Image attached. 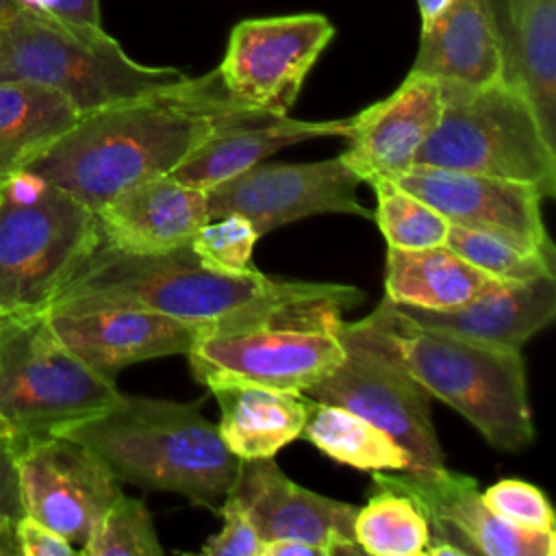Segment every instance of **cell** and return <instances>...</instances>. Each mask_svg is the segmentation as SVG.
<instances>
[{"instance_id": "1", "label": "cell", "mask_w": 556, "mask_h": 556, "mask_svg": "<svg viewBox=\"0 0 556 556\" xmlns=\"http://www.w3.org/2000/svg\"><path fill=\"white\" fill-rule=\"evenodd\" d=\"M363 300L365 291L352 285L274 278L256 267L243 274L217 271L189 243L163 252H124L100 239L43 313L128 306L226 330L326 311L343 313Z\"/></svg>"}, {"instance_id": "2", "label": "cell", "mask_w": 556, "mask_h": 556, "mask_svg": "<svg viewBox=\"0 0 556 556\" xmlns=\"http://www.w3.org/2000/svg\"><path fill=\"white\" fill-rule=\"evenodd\" d=\"M265 115L230 100L213 70L80 115L24 172L96 213L122 189L174 172L213 132Z\"/></svg>"}, {"instance_id": "3", "label": "cell", "mask_w": 556, "mask_h": 556, "mask_svg": "<svg viewBox=\"0 0 556 556\" xmlns=\"http://www.w3.org/2000/svg\"><path fill=\"white\" fill-rule=\"evenodd\" d=\"M54 434L93 450L119 482L178 493L213 513L232 489L241 463L204 417L202 400L119 393L109 406Z\"/></svg>"}, {"instance_id": "4", "label": "cell", "mask_w": 556, "mask_h": 556, "mask_svg": "<svg viewBox=\"0 0 556 556\" xmlns=\"http://www.w3.org/2000/svg\"><path fill=\"white\" fill-rule=\"evenodd\" d=\"M437 400L458 410L502 452H521L534 439L521 350L471 341L410 321L389 298L367 315Z\"/></svg>"}, {"instance_id": "5", "label": "cell", "mask_w": 556, "mask_h": 556, "mask_svg": "<svg viewBox=\"0 0 556 556\" xmlns=\"http://www.w3.org/2000/svg\"><path fill=\"white\" fill-rule=\"evenodd\" d=\"M176 67L132 61L102 26L15 9L0 22V80H26L65 96L80 113L182 83Z\"/></svg>"}, {"instance_id": "6", "label": "cell", "mask_w": 556, "mask_h": 556, "mask_svg": "<svg viewBox=\"0 0 556 556\" xmlns=\"http://www.w3.org/2000/svg\"><path fill=\"white\" fill-rule=\"evenodd\" d=\"M100 241L98 217L67 191L20 174L0 187V317L43 313Z\"/></svg>"}, {"instance_id": "7", "label": "cell", "mask_w": 556, "mask_h": 556, "mask_svg": "<svg viewBox=\"0 0 556 556\" xmlns=\"http://www.w3.org/2000/svg\"><path fill=\"white\" fill-rule=\"evenodd\" d=\"M441 83V80H439ZM443 109L415 165L489 174L556 193V146L530 102L504 80L486 87L441 83Z\"/></svg>"}, {"instance_id": "8", "label": "cell", "mask_w": 556, "mask_h": 556, "mask_svg": "<svg viewBox=\"0 0 556 556\" xmlns=\"http://www.w3.org/2000/svg\"><path fill=\"white\" fill-rule=\"evenodd\" d=\"M119 393L56 339L43 313L0 317V417L15 439L59 432Z\"/></svg>"}, {"instance_id": "9", "label": "cell", "mask_w": 556, "mask_h": 556, "mask_svg": "<svg viewBox=\"0 0 556 556\" xmlns=\"http://www.w3.org/2000/svg\"><path fill=\"white\" fill-rule=\"evenodd\" d=\"M341 363L304 393L343 406L395 439L410 456L408 471L445 467L432 417V395L406 369L384 332L369 319H341Z\"/></svg>"}, {"instance_id": "10", "label": "cell", "mask_w": 556, "mask_h": 556, "mask_svg": "<svg viewBox=\"0 0 556 556\" xmlns=\"http://www.w3.org/2000/svg\"><path fill=\"white\" fill-rule=\"evenodd\" d=\"M341 313L274 319L208 332L187 352L193 378L232 376L276 389L306 391L343 358L337 332Z\"/></svg>"}, {"instance_id": "11", "label": "cell", "mask_w": 556, "mask_h": 556, "mask_svg": "<svg viewBox=\"0 0 556 556\" xmlns=\"http://www.w3.org/2000/svg\"><path fill=\"white\" fill-rule=\"evenodd\" d=\"M332 37L334 26L321 13L243 20L230 30L215 72L237 104L287 115Z\"/></svg>"}, {"instance_id": "12", "label": "cell", "mask_w": 556, "mask_h": 556, "mask_svg": "<svg viewBox=\"0 0 556 556\" xmlns=\"http://www.w3.org/2000/svg\"><path fill=\"white\" fill-rule=\"evenodd\" d=\"M24 515L65 536L78 552L119 497L122 482L87 445L63 434L15 439Z\"/></svg>"}, {"instance_id": "13", "label": "cell", "mask_w": 556, "mask_h": 556, "mask_svg": "<svg viewBox=\"0 0 556 556\" xmlns=\"http://www.w3.org/2000/svg\"><path fill=\"white\" fill-rule=\"evenodd\" d=\"M361 182L358 174L341 156L313 163L261 161L204 189L206 215L208 219L230 213L241 215L261 237L311 215L343 213L374 217L356 195Z\"/></svg>"}, {"instance_id": "14", "label": "cell", "mask_w": 556, "mask_h": 556, "mask_svg": "<svg viewBox=\"0 0 556 556\" xmlns=\"http://www.w3.org/2000/svg\"><path fill=\"white\" fill-rule=\"evenodd\" d=\"M374 484L408 495L428 519L430 543H450L463 556H554L556 532L521 530L497 517L471 476L432 471H374ZM428 543V545H430Z\"/></svg>"}, {"instance_id": "15", "label": "cell", "mask_w": 556, "mask_h": 556, "mask_svg": "<svg viewBox=\"0 0 556 556\" xmlns=\"http://www.w3.org/2000/svg\"><path fill=\"white\" fill-rule=\"evenodd\" d=\"M43 315L56 339L89 369L109 380L139 361L187 354L208 332L217 330L213 324L128 306Z\"/></svg>"}, {"instance_id": "16", "label": "cell", "mask_w": 556, "mask_h": 556, "mask_svg": "<svg viewBox=\"0 0 556 556\" xmlns=\"http://www.w3.org/2000/svg\"><path fill=\"white\" fill-rule=\"evenodd\" d=\"M228 497L248 513L263 541L300 539L324 556L363 554L354 539L358 506L293 482L274 456L241 460Z\"/></svg>"}, {"instance_id": "17", "label": "cell", "mask_w": 556, "mask_h": 556, "mask_svg": "<svg viewBox=\"0 0 556 556\" xmlns=\"http://www.w3.org/2000/svg\"><path fill=\"white\" fill-rule=\"evenodd\" d=\"M395 182L454 226L489 230L554 250L541 213L543 195L528 182L432 165H413Z\"/></svg>"}, {"instance_id": "18", "label": "cell", "mask_w": 556, "mask_h": 556, "mask_svg": "<svg viewBox=\"0 0 556 556\" xmlns=\"http://www.w3.org/2000/svg\"><path fill=\"white\" fill-rule=\"evenodd\" d=\"M441 109V83L432 76L408 72L391 96L350 117V146L339 156L363 182L395 180L415 165V156L437 126Z\"/></svg>"}, {"instance_id": "19", "label": "cell", "mask_w": 556, "mask_h": 556, "mask_svg": "<svg viewBox=\"0 0 556 556\" xmlns=\"http://www.w3.org/2000/svg\"><path fill=\"white\" fill-rule=\"evenodd\" d=\"M96 217L104 243L124 252H163L189 243L208 219L206 193L161 174L122 189Z\"/></svg>"}, {"instance_id": "20", "label": "cell", "mask_w": 556, "mask_h": 556, "mask_svg": "<svg viewBox=\"0 0 556 556\" xmlns=\"http://www.w3.org/2000/svg\"><path fill=\"white\" fill-rule=\"evenodd\" d=\"M391 304L415 324L497 348L521 350L530 337L556 317V274L521 282H500L491 291L452 308Z\"/></svg>"}, {"instance_id": "21", "label": "cell", "mask_w": 556, "mask_h": 556, "mask_svg": "<svg viewBox=\"0 0 556 556\" xmlns=\"http://www.w3.org/2000/svg\"><path fill=\"white\" fill-rule=\"evenodd\" d=\"M219 404L217 432L241 460L276 456L300 439L317 400L295 389H276L232 376L204 374L195 378Z\"/></svg>"}, {"instance_id": "22", "label": "cell", "mask_w": 556, "mask_h": 556, "mask_svg": "<svg viewBox=\"0 0 556 556\" xmlns=\"http://www.w3.org/2000/svg\"><path fill=\"white\" fill-rule=\"evenodd\" d=\"M502 43L491 0H450L421 28L415 74L463 87H486L502 80Z\"/></svg>"}, {"instance_id": "23", "label": "cell", "mask_w": 556, "mask_h": 556, "mask_svg": "<svg viewBox=\"0 0 556 556\" xmlns=\"http://www.w3.org/2000/svg\"><path fill=\"white\" fill-rule=\"evenodd\" d=\"M497 2L491 9L502 43V80L530 102L556 146V0Z\"/></svg>"}, {"instance_id": "24", "label": "cell", "mask_w": 556, "mask_h": 556, "mask_svg": "<svg viewBox=\"0 0 556 556\" xmlns=\"http://www.w3.org/2000/svg\"><path fill=\"white\" fill-rule=\"evenodd\" d=\"M350 128V119L308 122L291 119L289 115L256 117L213 132L169 174L185 185L208 189L287 146L319 137L348 139Z\"/></svg>"}, {"instance_id": "25", "label": "cell", "mask_w": 556, "mask_h": 556, "mask_svg": "<svg viewBox=\"0 0 556 556\" xmlns=\"http://www.w3.org/2000/svg\"><path fill=\"white\" fill-rule=\"evenodd\" d=\"M497 285L500 280L473 267L445 243L419 250L387 248L384 298L391 302L417 308H452Z\"/></svg>"}, {"instance_id": "26", "label": "cell", "mask_w": 556, "mask_h": 556, "mask_svg": "<svg viewBox=\"0 0 556 556\" xmlns=\"http://www.w3.org/2000/svg\"><path fill=\"white\" fill-rule=\"evenodd\" d=\"M80 113L54 89L0 80V187L46 152Z\"/></svg>"}, {"instance_id": "27", "label": "cell", "mask_w": 556, "mask_h": 556, "mask_svg": "<svg viewBox=\"0 0 556 556\" xmlns=\"http://www.w3.org/2000/svg\"><path fill=\"white\" fill-rule=\"evenodd\" d=\"M326 456L361 471H408V452L384 430L365 417L337 406L317 402L302 434Z\"/></svg>"}, {"instance_id": "28", "label": "cell", "mask_w": 556, "mask_h": 556, "mask_svg": "<svg viewBox=\"0 0 556 556\" xmlns=\"http://www.w3.org/2000/svg\"><path fill=\"white\" fill-rule=\"evenodd\" d=\"M354 539L363 554L419 556L430 543V528L426 515L408 495L376 486L367 504L358 506Z\"/></svg>"}, {"instance_id": "29", "label": "cell", "mask_w": 556, "mask_h": 556, "mask_svg": "<svg viewBox=\"0 0 556 556\" xmlns=\"http://www.w3.org/2000/svg\"><path fill=\"white\" fill-rule=\"evenodd\" d=\"M445 245L500 282L554 274V250L534 248L506 235L450 224Z\"/></svg>"}, {"instance_id": "30", "label": "cell", "mask_w": 556, "mask_h": 556, "mask_svg": "<svg viewBox=\"0 0 556 556\" xmlns=\"http://www.w3.org/2000/svg\"><path fill=\"white\" fill-rule=\"evenodd\" d=\"M371 187L376 191L374 219L389 248L419 250L445 243L450 222L439 211L393 178H378Z\"/></svg>"}, {"instance_id": "31", "label": "cell", "mask_w": 556, "mask_h": 556, "mask_svg": "<svg viewBox=\"0 0 556 556\" xmlns=\"http://www.w3.org/2000/svg\"><path fill=\"white\" fill-rule=\"evenodd\" d=\"M83 556H161L163 547L143 500L130 497L124 491L106 508L93 528Z\"/></svg>"}, {"instance_id": "32", "label": "cell", "mask_w": 556, "mask_h": 556, "mask_svg": "<svg viewBox=\"0 0 556 556\" xmlns=\"http://www.w3.org/2000/svg\"><path fill=\"white\" fill-rule=\"evenodd\" d=\"M256 228L241 215H222L206 219L189 239L191 250L211 269L226 274L250 271L252 250L258 241Z\"/></svg>"}, {"instance_id": "33", "label": "cell", "mask_w": 556, "mask_h": 556, "mask_svg": "<svg viewBox=\"0 0 556 556\" xmlns=\"http://www.w3.org/2000/svg\"><path fill=\"white\" fill-rule=\"evenodd\" d=\"M482 500L486 506L521 530H554V510L545 493L532 482L519 478H504L493 482L482 491Z\"/></svg>"}, {"instance_id": "34", "label": "cell", "mask_w": 556, "mask_h": 556, "mask_svg": "<svg viewBox=\"0 0 556 556\" xmlns=\"http://www.w3.org/2000/svg\"><path fill=\"white\" fill-rule=\"evenodd\" d=\"M224 526L217 534L208 536L202 545L206 556H263V539L256 532L248 513L232 500L224 497L219 510Z\"/></svg>"}, {"instance_id": "35", "label": "cell", "mask_w": 556, "mask_h": 556, "mask_svg": "<svg viewBox=\"0 0 556 556\" xmlns=\"http://www.w3.org/2000/svg\"><path fill=\"white\" fill-rule=\"evenodd\" d=\"M15 541L20 547V556H74V554H78V549L65 536H61L46 523L33 519L30 515H22L15 521Z\"/></svg>"}, {"instance_id": "36", "label": "cell", "mask_w": 556, "mask_h": 556, "mask_svg": "<svg viewBox=\"0 0 556 556\" xmlns=\"http://www.w3.org/2000/svg\"><path fill=\"white\" fill-rule=\"evenodd\" d=\"M17 443L13 434L0 437V526H13L22 515L17 482Z\"/></svg>"}, {"instance_id": "37", "label": "cell", "mask_w": 556, "mask_h": 556, "mask_svg": "<svg viewBox=\"0 0 556 556\" xmlns=\"http://www.w3.org/2000/svg\"><path fill=\"white\" fill-rule=\"evenodd\" d=\"M17 9L48 15L63 22L102 26L98 0H13Z\"/></svg>"}, {"instance_id": "38", "label": "cell", "mask_w": 556, "mask_h": 556, "mask_svg": "<svg viewBox=\"0 0 556 556\" xmlns=\"http://www.w3.org/2000/svg\"><path fill=\"white\" fill-rule=\"evenodd\" d=\"M263 556H324L317 545L300 539H269L263 541Z\"/></svg>"}, {"instance_id": "39", "label": "cell", "mask_w": 556, "mask_h": 556, "mask_svg": "<svg viewBox=\"0 0 556 556\" xmlns=\"http://www.w3.org/2000/svg\"><path fill=\"white\" fill-rule=\"evenodd\" d=\"M419 15H421V28L428 26L445 7L450 0H415Z\"/></svg>"}, {"instance_id": "40", "label": "cell", "mask_w": 556, "mask_h": 556, "mask_svg": "<svg viewBox=\"0 0 556 556\" xmlns=\"http://www.w3.org/2000/svg\"><path fill=\"white\" fill-rule=\"evenodd\" d=\"M0 556H20V547L15 541V523L0 526Z\"/></svg>"}, {"instance_id": "41", "label": "cell", "mask_w": 556, "mask_h": 556, "mask_svg": "<svg viewBox=\"0 0 556 556\" xmlns=\"http://www.w3.org/2000/svg\"><path fill=\"white\" fill-rule=\"evenodd\" d=\"M15 9H17V7L13 4V0H0V22H2L4 17H9Z\"/></svg>"}, {"instance_id": "42", "label": "cell", "mask_w": 556, "mask_h": 556, "mask_svg": "<svg viewBox=\"0 0 556 556\" xmlns=\"http://www.w3.org/2000/svg\"><path fill=\"white\" fill-rule=\"evenodd\" d=\"M4 434H13V430H11V426L0 417V437H4Z\"/></svg>"}]
</instances>
